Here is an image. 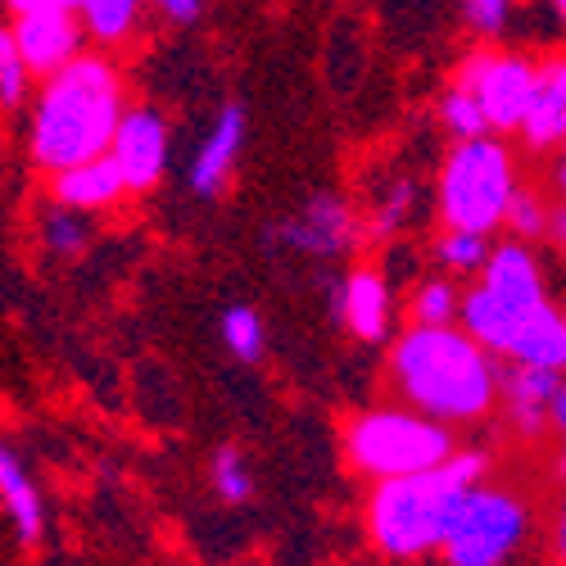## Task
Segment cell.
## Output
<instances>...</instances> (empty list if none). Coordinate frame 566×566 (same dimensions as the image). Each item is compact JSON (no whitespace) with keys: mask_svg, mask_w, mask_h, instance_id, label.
I'll list each match as a JSON object with an SVG mask.
<instances>
[{"mask_svg":"<svg viewBox=\"0 0 566 566\" xmlns=\"http://www.w3.org/2000/svg\"><path fill=\"white\" fill-rule=\"evenodd\" d=\"M458 86H467L476 105L490 118V132H522L531 101H535V82H539V60L522 51H499V45H481L458 64Z\"/></svg>","mask_w":566,"mask_h":566,"instance_id":"52a82bcc","label":"cell"},{"mask_svg":"<svg viewBox=\"0 0 566 566\" xmlns=\"http://www.w3.org/2000/svg\"><path fill=\"white\" fill-rule=\"evenodd\" d=\"M553 241H557L562 254H566V209H557V218H553Z\"/></svg>","mask_w":566,"mask_h":566,"instance_id":"e575fe53","label":"cell"},{"mask_svg":"<svg viewBox=\"0 0 566 566\" xmlns=\"http://www.w3.org/2000/svg\"><path fill=\"white\" fill-rule=\"evenodd\" d=\"M109 159L118 164L132 196H146L164 181L168 168V123L155 105H132L123 114V127L109 146Z\"/></svg>","mask_w":566,"mask_h":566,"instance_id":"30bf717a","label":"cell"},{"mask_svg":"<svg viewBox=\"0 0 566 566\" xmlns=\"http://www.w3.org/2000/svg\"><path fill=\"white\" fill-rule=\"evenodd\" d=\"M363 235H367L363 218L340 196H313L291 218L272 222L268 235H263V245L268 250L308 254V259H336V254H349Z\"/></svg>","mask_w":566,"mask_h":566,"instance_id":"ba28073f","label":"cell"},{"mask_svg":"<svg viewBox=\"0 0 566 566\" xmlns=\"http://www.w3.org/2000/svg\"><path fill=\"white\" fill-rule=\"evenodd\" d=\"M548 6H553V14L562 19V28H566V0H548Z\"/></svg>","mask_w":566,"mask_h":566,"instance_id":"d590c367","label":"cell"},{"mask_svg":"<svg viewBox=\"0 0 566 566\" xmlns=\"http://www.w3.org/2000/svg\"><path fill=\"white\" fill-rule=\"evenodd\" d=\"M150 6H155L168 23H196L200 10H205V0H150Z\"/></svg>","mask_w":566,"mask_h":566,"instance_id":"f546056e","label":"cell"},{"mask_svg":"<svg viewBox=\"0 0 566 566\" xmlns=\"http://www.w3.org/2000/svg\"><path fill=\"white\" fill-rule=\"evenodd\" d=\"M390 386L444 427H471L503 399V367L462 326H408L390 345Z\"/></svg>","mask_w":566,"mask_h":566,"instance_id":"7a4b0ae2","label":"cell"},{"mask_svg":"<svg viewBox=\"0 0 566 566\" xmlns=\"http://www.w3.org/2000/svg\"><path fill=\"white\" fill-rule=\"evenodd\" d=\"M222 340L241 363H259L263 358V317L250 304H235L222 313Z\"/></svg>","mask_w":566,"mask_h":566,"instance_id":"4316f807","label":"cell"},{"mask_svg":"<svg viewBox=\"0 0 566 566\" xmlns=\"http://www.w3.org/2000/svg\"><path fill=\"white\" fill-rule=\"evenodd\" d=\"M408 313H412V326H453L462 317V295H458L453 281H444V276L421 281V286L412 291Z\"/></svg>","mask_w":566,"mask_h":566,"instance_id":"7402d4cb","label":"cell"},{"mask_svg":"<svg viewBox=\"0 0 566 566\" xmlns=\"http://www.w3.org/2000/svg\"><path fill=\"white\" fill-rule=\"evenodd\" d=\"M481 281H485L490 291L516 300V304H544V300H548L539 254L531 250V241H516V235H512V241H503V245L490 254Z\"/></svg>","mask_w":566,"mask_h":566,"instance_id":"e0dca14e","label":"cell"},{"mask_svg":"<svg viewBox=\"0 0 566 566\" xmlns=\"http://www.w3.org/2000/svg\"><path fill=\"white\" fill-rule=\"evenodd\" d=\"M245 132H250L245 105H227V109L218 114V123L209 127V136L200 140L196 164H191V191H196L200 200L218 196L222 186H227L235 159H241V150H245Z\"/></svg>","mask_w":566,"mask_h":566,"instance_id":"5bb4252c","label":"cell"},{"mask_svg":"<svg viewBox=\"0 0 566 566\" xmlns=\"http://www.w3.org/2000/svg\"><path fill=\"white\" fill-rule=\"evenodd\" d=\"M0 499H6V512H10L14 531H19V544H28V548L41 544V535H45V507H41V494H36V485L23 471L14 449L0 453Z\"/></svg>","mask_w":566,"mask_h":566,"instance_id":"ac0fdd59","label":"cell"},{"mask_svg":"<svg viewBox=\"0 0 566 566\" xmlns=\"http://www.w3.org/2000/svg\"><path fill=\"white\" fill-rule=\"evenodd\" d=\"M562 390V371L535 363H503V417L522 440H539L553 427V399Z\"/></svg>","mask_w":566,"mask_h":566,"instance_id":"8fae6325","label":"cell"},{"mask_svg":"<svg viewBox=\"0 0 566 566\" xmlns=\"http://www.w3.org/2000/svg\"><path fill=\"white\" fill-rule=\"evenodd\" d=\"M123 196H132V191L109 155L73 164L51 177V205H64L73 213H105V209L123 205Z\"/></svg>","mask_w":566,"mask_h":566,"instance_id":"9a60e30c","label":"cell"},{"mask_svg":"<svg viewBox=\"0 0 566 566\" xmlns=\"http://www.w3.org/2000/svg\"><path fill=\"white\" fill-rule=\"evenodd\" d=\"M553 548H557V562L566 566V503L557 507V526H553Z\"/></svg>","mask_w":566,"mask_h":566,"instance_id":"1f68e13d","label":"cell"},{"mask_svg":"<svg viewBox=\"0 0 566 566\" xmlns=\"http://www.w3.org/2000/svg\"><path fill=\"white\" fill-rule=\"evenodd\" d=\"M41 241H45V250H51V254L73 259V254H82L91 245V227H86L82 213L64 209V205H51V209H45V218H41Z\"/></svg>","mask_w":566,"mask_h":566,"instance_id":"d4e9b609","label":"cell"},{"mask_svg":"<svg viewBox=\"0 0 566 566\" xmlns=\"http://www.w3.org/2000/svg\"><path fill=\"white\" fill-rule=\"evenodd\" d=\"M516 159L499 136L453 140V150L440 164L436 209L444 227L494 235L507 222V205L516 196Z\"/></svg>","mask_w":566,"mask_h":566,"instance_id":"5b68a950","label":"cell"},{"mask_svg":"<svg viewBox=\"0 0 566 566\" xmlns=\"http://www.w3.org/2000/svg\"><path fill=\"white\" fill-rule=\"evenodd\" d=\"M10 36L19 45V55L28 64L32 77H55L64 73L73 60L86 55V28L73 10H36V14H19L10 23Z\"/></svg>","mask_w":566,"mask_h":566,"instance_id":"9c48e42d","label":"cell"},{"mask_svg":"<svg viewBox=\"0 0 566 566\" xmlns=\"http://www.w3.org/2000/svg\"><path fill=\"white\" fill-rule=\"evenodd\" d=\"M412 213H417V181L395 177V181H386V191L376 196L363 227H367V235H376V241H386V235H395Z\"/></svg>","mask_w":566,"mask_h":566,"instance_id":"ffe728a7","label":"cell"},{"mask_svg":"<svg viewBox=\"0 0 566 566\" xmlns=\"http://www.w3.org/2000/svg\"><path fill=\"white\" fill-rule=\"evenodd\" d=\"M127 86L109 55H82L64 73L45 77L28 114V159L45 177L109 155L127 114Z\"/></svg>","mask_w":566,"mask_h":566,"instance_id":"6da1fadb","label":"cell"},{"mask_svg":"<svg viewBox=\"0 0 566 566\" xmlns=\"http://www.w3.org/2000/svg\"><path fill=\"white\" fill-rule=\"evenodd\" d=\"M209 481H213V494H218L222 503H245V499L254 494L250 462H245L241 449H231V444H222V449L213 453V462H209Z\"/></svg>","mask_w":566,"mask_h":566,"instance_id":"484cf974","label":"cell"},{"mask_svg":"<svg viewBox=\"0 0 566 566\" xmlns=\"http://www.w3.org/2000/svg\"><path fill=\"white\" fill-rule=\"evenodd\" d=\"M28 64H23V55H19V45H14V36H10V28H6V36H0V105L6 109H19L23 105V96H28Z\"/></svg>","mask_w":566,"mask_h":566,"instance_id":"83f0119b","label":"cell"},{"mask_svg":"<svg viewBox=\"0 0 566 566\" xmlns=\"http://www.w3.org/2000/svg\"><path fill=\"white\" fill-rule=\"evenodd\" d=\"M150 0H82L77 6V19L86 28V36L114 51V45L132 41L136 23H140V10H146Z\"/></svg>","mask_w":566,"mask_h":566,"instance_id":"d6986e66","label":"cell"},{"mask_svg":"<svg viewBox=\"0 0 566 566\" xmlns=\"http://www.w3.org/2000/svg\"><path fill=\"white\" fill-rule=\"evenodd\" d=\"M522 0H462V19L476 36H499Z\"/></svg>","mask_w":566,"mask_h":566,"instance_id":"f1b7e54d","label":"cell"},{"mask_svg":"<svg viewBox=\"0 0 566 566\" xmlns=\"http://www.w3.org/2000/svg\"><path fill=\"white\" fill-rule=\"evenodd\" d=\"M490 254H494V250H490V235H481V231L444 227V235L436 241V259H440V268L453 272V276H462V272H485Z\"/></svg>","mask_w":566,"mask_h":566,"instance_id":"44dd1931","label":"cell"},{"mask_svg":"<svg viewBox=\"0 0 566 566\" xmlns=\"http://www.w3.org/2000/svg\"><path fill=\"white\" fill-rule=\"evenodd\" d=\"M82 0H6V10L19 19V14H36V10H73L77 14Z\"/></svg>","mask_w":566,"mask_h":566,"instance_id":"4dcf8cb0","label":"cell"},{"mask_svg":"<svg viewBox=\"0 0 566 566\" xmlns=\"http://www.w3.org/2000/svg\"><path fill=\"white\" fill-rule=\"evenodd\" d=\"M526 531H531V503L507 485L481 481L458 503L440 557L444 566H507L522 553Z\"/></svg>","mask_w":566,"mask_h":566,"instance_id":"8992f818","label":"cell"},{"mask_svg":"<svg viewBox=\"0 0 566 566\" xmlns=\"http://www.w3.org/2000/svg\"><path fill=\"white\" fill-rule=\"evenodd\" d=\"M535 308L539 304H516V300L490 291L485 281H476L471 291H462V317L458 322H462V332L471 340H481L494 358H512V349H516V340H522Z\"/></svg>","mask_w":566,"mask_h":566,"instance_id":"7c38bea8","label":"cell"},{"mask_svg":"<svg viewBox=\"0 0 566 566\" xmlns=\"http://www.w3.org/2000/svg\"><path fill=\"white\" fill-rule=\"evenodd\" d=\"M490 476V453L458 449L449 462L399 481H376L367 494L371 548L390 562H417L440 553L458 503Z\"/></svg>","mask_w":566,"mask_h":566,"instance_id":"3957f363","label":"cell"},{"mask_svg":"<svg viewBox=\"0 0 566 566\" xmlns=\"http://www.w3.org/2000/svg\"><path fill=\"white\" fill-rule=\"evenodd\" d=\"M440 123H444V132L453 136V140H476V136H494L490 132V118H485V109L476 105V96H471L467 86H449L444 96H440Z\"/></svg>","mask_w":566,"mask_h":566,"instance_id":"603a6c76","label":"cell"},{"mask_svg":"<svg viewBox=\"0 0 566 566\" xmlns=\"http://www.w3.org/2000/svg\"><path fill=\"white\" fill-rule=\"evenodd\" d=\"M526 150H562L566 146V55L539 60V82H535V101L522 123Z\"/></svg>","mask_w":566,"mask_h":566,"instance_id":"2e32d148","label":"cell"},{"mask_svg":"<svg viewBox=\"0 0 566 566\" xmlns=\"http://www.w3.org/2000/svg\"><path fill=\"white\" fill-rule=\"evenodd\" d=\"M340 322L354 340H386L390 336V313H395V291L381 268H354L340 281V295H336Z\"/></svg>","mask_w":566,"mask_h":566,"instance_id":"4fadbf2b","label":"cell"},{"mask_svg":"<svg viewBox=\"0 0 566 566\" xmlns=\"http://www.w3.org/2000/svg\"><path fill=\"white\" fill-rule=\"evenodd\" d=\"M548 417H553V431H557V436H566V381H562V390H557V399H553V412H548Z\"/></svg>","mask_w":566,"mask_h":566,"instance_id":"d6a6232c","label":"cell"},{"mask_svg":"<svg viewBox=\"0 0 566 566\" xmlns=\"http://www.w3.org/2000/svg\"><path fill=\"white\" fill-rule=\"evenodd\" d=\"M553 209H548V200L535 191V186H516V196H512V205H507V231L516 235V241H539V235H553Z\"/></svg>","mask_w":566,"mask_h":566,"instance_id":"cb8c5ba5","label":"cell"},{"mask_svg":"<svg viewBox=\"0 0 566 566\" xmlns=\"http://www.w3.org/2000/svg\"><path fill=\"white\" fill-rule=\"evenodd\" d=\"M458 453L453 427L408 403L367 408L345 421V458L367 481H399L431 471Z\"/></svg>","mask_w":566,"mask_h":566,"instance_id":"277c9868","label":"cell"},{"mask_svg":"<svg viewBox=\"0 0 566 566\" xmlns=\"http://www.w3.org/2000/svg\"><path fill=\"white\" fill-rule=\"evenodd\" d=\"M553 186H557V196H566V146L557 150V164H553Z\"/></svg>","mask_w":566,"mask_h":566,"instance_id":"836d02e7","label":"cell"},{"mask_svg":"<svg viewBox=\"0 0 566 566\" xmlns=\"http://www.w3.org/2000/svg\"><path fill=\"white\" fill-rule=\"evenodd\" d=\"M557 471H562V476H566V444H562V453H557Z\"/></svg>","mask_w":566,"mask_h":566,"instance_id":"8d00e7d4","label":"cell"}]
</instances>
